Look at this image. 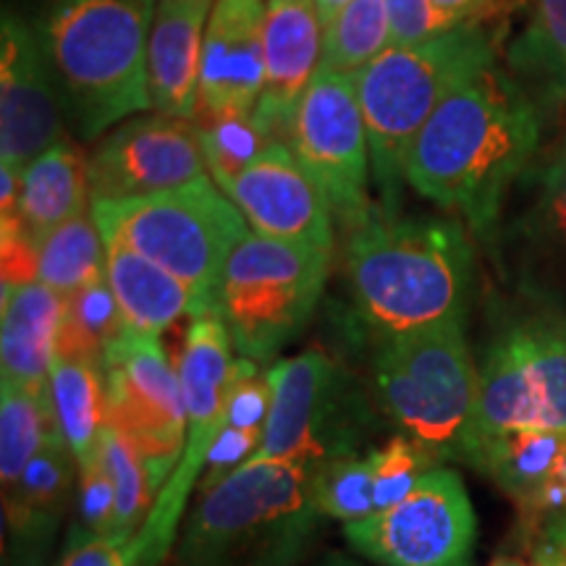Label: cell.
<instances>
[{
  "label": "cell",
  "mask_w": 566,
  "mask_h": 566,
  "mask_svg": "<svg viewBox=\"0 0 566 566\" xmlns=\"http://www.w3.org/2000/svg\"><path fill=\"white\" fill-rule=\"evenodd\" d=\"M331 252L250 231L233 247L218 279V313L233 349L268 363L304 328L321 302Z\"/></svg>",
  "instance_id": "7"
},
{
  "label": "cell",
  "mask_w": 566,
  "mask_h": 566,
  "mask_svg": "<svg viewBox=\"0 0 566 566\" xmlns=\"http://www.w3.org/2000/svg\"><path fill=\"white\" fill-rule=\"evenodd\" d=\"M289 145L304 168L328 195L336 218L354 231L370 221V139L354 74L317 69Z\"/></svg>",
  "instance_id": "11"
},
{
  "label": "cell",
  "mask_w": 566,
  "mask_h": 566,
  "mask_svg": "<svg viewBox=\"0 0 566 566\" xmlns=\"http://www.w3.org/2000/svg\"><path fill=\"white\" fill-rule=\"evenodd\" d=\"M464 321L384 338L375 357V384L388 415L430 454H459L472 415L478 373L464 338Z\"/></svg>",
  "instance_id": "8"
},
{
  "label": "cell",
  "mask_w": 566,
  "mask_h": 566,
  "mask_svg": "<svg viewBox=\"0 0 566 566\" xmlns=\"http://www.w3.org/2000/svg\"><path fill=\"white\" fill-rule=\"evenodd\" d=\"M197 3H208V6H212V3H216V0H197Z\"/></svg>",
  "instance_id": "46"
},
{
  "label": "cell",
  "mask_w": 566,
  "mask_h": 566,
  "mask_svg": "<svg viewBox=\"0 0 566 566\" xmlns=\"http://www.w3.org/2000/svg\"><path fill=\"white\" fill-rule=\"evenodd\" d=\"M495 63L493 40L475 21L409 48H388L354 74L370 139L373 176L396 197L417 134L446 97Z\"/></svg>",
  "instance_id": "4"
},
{
  "label": "cell",
  "mask_w": 566,
  "mask_h": 566,
  "mask_svg": "<svg viewBox=\"0 0 566 566\" xmlns=\"http://www.w3.org/2000/svg\"><path fill=\"white\" fill-rule=\"evenodd\" d=\"M321 462H247L202 493L184 530L181 566H247L294 546L313 516Z\"/></svg>",
  "instance_id": "6"
},
{
  "label": "cell",
  "mask_w": 566,
  "mask_h": 566,
  "mask_svg": "<svg viewBox=\"0 0 566 566\" xmlns=\"http://www.w3.org/2000/svg\"><path fill=\"white\" fill-rule=\"evenodd\" d=\"M352 0H315V9H317V19H321V27H325L334 21L338 13H342L346 6H349Z\"/></svg>",
  "instance_id": "44"
},
{
  "label": "cell",
  "mask_w": 566,
  "mask_h": 566,
  "mask_svg": "<svg viewBox=\"0 0 566 566\" xmlns=\"http://www.w3.org/2000/svg\"><path fill=\"white\" fill-rule=\"evenodd\" d=\"M491 566H525L522 562H516V558H495V562Z\"/></svg>",
  "instance_id": "45"
},
{
  "label": "cell",
  "mask_w": 566,
  "mask_h": 566,
  "mask_svg": "<svg viewBox=\"0 0 566 566\" xmlns=\"http://www.w3.org/2000/svg\"><path fill=\"white\" fill-rule=\"evenodd\" d=\"M391 48L386 0H352L323 30L321 69L357 74Z\"/></svg>",
  "instance_id": "31"
},
{
  "label": "cell",
  "mask_w": 566,
  "mask_h": 566,
  "mask_svg": "<svg viewBox=\"0 0 566 566\" xmlns=\"http://www.w3.org/2000/svg\"><path fill=\"white\" fill-rule=\"evenodd\" d=\"M263 53L265 84L254 116L275 142L289 145L304 92L321 69L323 27L315 0H268Z\"/></svg>",
  "instance_id": "18"
},
{
  "label": "cell",
  "mask_w": 566,
  "mask_h": 566,
  "mask_svg": "<svg viewBox=\"0 0 566 566\" xmlns=\"http://www.w3.org/2000/svg\"><path fill=\"white\" fill-rule=\"evenodd\" d=\"M475 512L462 478L433 467L399 504L346 522L357 554L384 566H472Z\"/></svg>",
  "instance_id": "12"
},
{
  "label": "cell",
  "mask_w": 566,
  "mask_h": 566,
  "mask_svg": "<svg viewBox=\"0 0 566 566\" xmlns=\"http://www.w3.org/2000/svg\"><path fill=\"white\" fill-rule=\"evenodd\" d=\"M475 467L514 501L535 535L566 514V430H512L495 438Z\"/></svg>",
  "instance_id": "19"
},
{
  "label": "cell",
  "mask_w": 566,
  "mask_h": 566,
  "mask_svg": "<svg viewBox=\"0 0 566 566\" xmlns=\"http://www.w3.org/2000/svg\"><path fill=\"white\" fill-rule=\"evenodd\" d=\"M97 457L111 475L113 493H116V516H113L108 541L124 551L134 541V535L145 527L147 516L153 512L155 488L139 451L108 424L101 433Z\"/></svg>",
  "instance_id": "30"
},
{
  "label": "cell",
  "mask_w": 566,
  "mask_h": 566,
  "mask_svg": "<svg viewBox=\"0 0 566 566\" xmlns=\"http://www.w3.org/2000/svg\"><path fill=\"white\" fill-rule=\"evenodd\" d=\"M103 242L126 244L189 289L195 315L210 313L221 271L250 223L210 176L158 195L92 202Z\"/></svg>",
  "instance_id": "5"
},
{
  "label": "cell",
  "mask_w": 566,
  "mask_h": 566,
  "mask_svg": "<svg viewBox=\"0 0 566 566\" xmlns=\"http://www.w3.org/2000/svg\"><path fill=\"white\" fill-rule=\"evenodd\" d=\"M105 260H108V250L92 218V208L34 242L38 283L61 296L105 279Z\"/></svg>",
  "instance_id": "25"
},
{
  "label": "cell",
  "mask_w": 566,
  "mask_h": 566,
  "mask_svg": "<svg viewBox=\"0 0 566 566\" xmlns=\"http://www.w3.org/2000/svg\"><path fill=\"white\" fill-rule=\"evenodd\" d=\"M90 197L129 200L208 176L200 132L187 118L134 116L118 124L87 158Z\"/></svg>",
  "instance_id": "13"
},
{
  "label": "cell",
  "mask_w": 566,
  "mask_h": 566,
  "mask_svg": "<svg viewBox=\"0 0 566 566\" xmlns=\"http://www.w3.org/2000/svg\"><path fill=\"white\" fill-rule=\"evenodd\" d=\"M74 462L66 438L55 430L27 464L19 485L6 493V514L13 527L34 530V525L51 522L59 514L74 483Z\"/></svg>",
  "instance_id": "28"
},
{
  "label": "cell",
  "mask_w": 566,
  "mask_h": 566,
  "mask_svg": "<svg viewBox=\"0 0 566 566\" xmlns=\"http://www.w3.org/2000/svg\"><path fill=\"white\" fill-rule=\"evenodd\" d=\"M499 0H436V6L443 13H449L457 24H467V21L491 13Z\"/></svg>",
  "instance_id": "43"
},
{
  "label": "cell",
  "mask_w": 566,
  "mask_h": 566,
  "mask_svg": "<svg viewBox=\"0 0 566 566\" xmlns=\"http://www.w3.org/2000/svg\"><path fill=\"white\" fill-rule=\"evenodd\" d=\"M346 273L359 317L391 338L464 321L472 247L454 221L375 212L352 231Z\"/></svg>",
  "instance_id": "3"
},
{
  "label": "cell",
  "mask_w": 566,
  "mask_h": 566,
  "mask_svg": "<svg viewBox=\"0 0 566 566\" xmlns=\"http://www.w3.org/2000/svg\"><path fill=\"white\" fill-rule=\"evenodd\" d=\"M103 373L105 424L139 451L158 499L187 446V407L179 373H174L158 336L129 331L108 346Z\"/></svg>",
  "instance_id": "10"
},
{
  "label": "cell",
  "mask_w": 566,
  "mask_h": 566,
  "mask_svg": "<svg viewBox=\"0 0 566 566\" xmlns=\"http://www.w3.org/2000/svg\"><path fill=\"white\" fill-rule=\"evenodd\" d=\"M21 181H24V168L3 166L0 163V221H9V218L17 216Z\"/></svg>",
  "instance_id": "42"
},
{
  "label": "cell",
  "mask_w": 566,
  "mask_h": 566,
  "mask_svg": "<svg viewBox=\"0 0 566 566\" xmlns=\"http://www.w3.org/2000/svg\"><path fill=\"white\" fill-rule=\"evenodd\" d=\"M268 0H216L205 27L197 113L254 111L265 84Z\"/></svg>",
  "instance_id": "17"
},
{
  "label": "cell",
  "mask_w": 566,
  "mask_h": 566,
  "mask_svg": "<svg viewBox=\"0 0 566 566\" xmlns=\"http://www.w3.org/2000/svg\"><path fill=\"white\" fill-rule=\"evenodd\" d=\"M342 566H349V564H342Z\"/></svg>",
  "instance_id": "48"
},
{
  "label": "cell",
  "mask_w": 566,
  "mask_h": 566,
  "mask_svg": "<svg viewBox=\"0 0 566 566\" xmlns=\"http://www.w3.org/2000/svg\"><path fill=\"white\" fill-rule=\"evenodd\" d=\"M541 145V113L527 90L495 63L451 92L417 134L405 179L417 195L462 212L478 233Z\"/></svg>",
  "instance_id": "1"
},
{
  "label": "cell",
  "mask_w": 566,
  "mask_h": 566,
  "mask_svg": "<svg viewBox=\"0 0 566 566\" xmlns=\"http://www.w3.org/2000/svg\"><path fill=\"white\" fill-rule=\"evenodd\" d=\"M233 370L237 359L229 328L212 310L195 315L179 357V380L187 407V446L174 475L155 499L145 527L124 548L126 566H160L171 551L189 493L202 480L212 446L223 433L226 396Z\"/></svg>",
  "instance_id": "9"
},
{
  "label": "cell",
  "mask_w": 566,
  "mask_h": 566,
  "mask_svg": "<svg viewBox=\"0 0 566 566\" xmlns=\"http://www.w3.org/2000/svg\"><path fill=\"white\" fill-rule=\"evenodd\" d=\"M55 566H126V558L122 548L80 525Z\"/></svg>",
  "instance_id": "40"
},
{
  "label": "cell",
  "mask_w": 566,
  "mask_h": 566,
  "mask_svg": "<svg viewBox=\"0 0 566 566\" xmlns=\"http://www.w3.org/2000/svg\"><path fill=\"white\" fill-rule=\"evenodd\" d=\"M533 562L543 566H566V514L551 520L535 535Z\"/></svg>",
  "instance_id": "41"
},
{
  "label": "cell",
  "mask_w": 566,
  "mask_h": 566,
  "mask_svg": "<svg viewBox=\"0 0 566 566\" xmlns=\"http://www.w3.org/2000/svg\"><path fill=\"white\" fill-rule=\"evenodd\" d=\"M516 74L551 84H566V0H535L525 30L509 51Z\"/></svg>",
  "instance_id": "33"
},
{
  "label": "cell",
  "mask_w": 566,
  "mask_h": 566,
  "mask_svg": "<svg viewBox=\"0 0 566 566\" xmlns=\"http://www.w3.org/2000/svg\"><path fill=\"white\" fill-rule=\"evenodd\" d=\"M158 0H42L40 48L66 124L95 139L153 108L147 51Z\"/></svg>",
  "instance_id": "2"
},
{
  "label": "cell",
  "mask_w": 566,
  "mask_h": 566,
  "mask_svg": "<svg viewBox=\"0 0 566 566\" xmlns=\"http://www.w3.org/2000/svg\"><path fill=\"white\" fill-rule=\"evenodd\" d=\"M63 317V296L42 283L3 289L0 367L3 384L32 391L51 388V367Z\"/></svg>",
  "instance_id": "21"
},
{
  "label": "cell",
  "mask_w": 566,
  "mask_h": 566,
  "mask_svg": "<svg viewBox=\"0 0 566 566\" xmlns=\"http://www.w3.org/2000/svg\"><path fill=\"white\" fill-rule=\"evenodd\" d=\"M223 192L242 210L254 233L334 250L336 212L328 195L286 142H273Z\"/></svg>",
  "instance_id": "15"
},
{
  "label": "cell",
  "mask_w": 566,
  "mask_h": 566,
  "mask_svg": "<svg viewBox=\"0 0 566 566\" xmlns=\"http://www.w3.org/2000/svg\"><path fill=\"white\" fill-rule=\"evenodd\" d=\"M438 457L412 438H394L384 449L373 451V483H375V512L399 504L415 491V485L433 470Z\"/></svg>",
  "instance_id": "35"
},
{
  "label": "cell",
  "mask_w": 566,
  "mask_h": 566,
  "mask_svg": "<svg viewBox=\"0 0 566 566\" xmlns=\"http://www.w3.org/2000/svg\"><path fill=\"white\" fill-rule=\"evenodd\" d=\"M212 6L158 0L147 51V87L155 113L192 122L200 105L202 45Z\"/></svg>",
  "instance_id": "20"
},
{
  "label": "cell",
  "mask_w": 566,
  "mask_h": 566,
  "mask_svg": "<svg viewBox=\"0 0 566 566\" xmlns=\"http://www.w3.org/2000/svg\"><path fill=\"white\" fill-rule=\"evenodd\" d=\"M260 443H263V430H244L223 424V433L218 436V441L208 457V464H205L200 491L208 493L216 485H221L239 467L250 462L254 451L260 449Z\"/></svg>",
  "instance_id": "39"
},
{
  "label": "cell",
  "mask_w": 566,
  "mask_h": 566,
  "mask_svg": "<svg viewBox=\"0 0 566 566\" xmlns=\"http://www.w3.org/2000/svg\"><path fill=\"white\" fill-rule=\"evenodd\" d=\"M124 334V317L108 281L101 279L63 296L55 357L103 365L108 346Z\"/></svg>",
  "instance_id": "29"
},
{
  "label": "cell",
  "mask_w": 566,
  "mask_h": 566,
  "mask_svg": "<svg viewBox=\"0 0 566 566\" xmlns=\"http://www.w3.org/2000/svg\"><path fill=\"white\" fill-rule=\"evenodd\" d=\"M90 208L87 158L80 147L63 139L24 168L17 216L9 221H0V226L17 229L27 239L38 242L45 233L59 229L71 218L82 216Z\"/></svg>",
  "instance_id": "22"
},
{
  "label": "cell",
  "mask_w": 566,
  "mask_h": 566,
  "mask_svg": "<svg viewBox=\"0 0 566 566\" xmlns=\"http://www.w3.org/2000/svg\"><path fill=\"white\" fill-rule=\"evenodd\" d=\"M63 108L34 27L3 11L0 21V163L27 168L63 142Z\"/></svg>",
  "instance_id": "14"
},
{
  "label": "cell",
  "mask_w": 566,
  "mask_h": 566,
  "mask_svg": "<svg viewBox=\"0 0 566 566\" xmlns=\"http://www.w3.org/2000/svg\"><path fill=\"white\" fill-rule=\"evenodd\" d=\"M59 430L53 415L51 388L32 391V388L3 384L0 401V478L3 493L13 491L24 475L27 464L42 449V443Z\"/></svg>",
  "instance_id": "27"
},
{
  "label": "cell",
  "mask_w": 566,
  "mask_h": 566,
  "mask_svg": "<svg viewBox=\"0 0 566 566\" xmlns=\"http://www.w3.org/2000/svg\"><path fill=\"white\" fill-rule=\"evenodd\" d=\"M334 378V365L317 349L275 365L268 373L273 401L263 443L250 462H325L331 457H344L331 443Z\"/></svg>",
  "instance_id": "16"
},
{
  "label": "cell",
  "mask_w": 566,
  "mask_h": 566,
  "mask_svg": "<svg viewBox=\"0 0 566 566\" xmlns=\"http://www.w3.org/2000/svg\"><path fill=\"white\" fill-rule=\"evenodd\" d=\"M105 281H108L118 310L124 317V331L139 336H158L176 317L195 313V302L184 283L145 254L126 244L105 242Z\"/></svg>",
  "instance_id": "23"
},
{
  "label": "cell",
  "mask_w": 566,
  "mask_h": 566,
  "mask_svg": "<svg viewBox=\"0 0 566 566\" xmlns=\"http://www.w3.org/2000/svg\"><path fill=\"white\" fill-rule=\"evenodd\" d=\"M51 401L61 436L76 459V470L95 462L105 428V373L103 365L80 359H53Z\"/></svg>",
  "instance_id": "24"
},
{
  "label": "cell",
  "mask_w": 566,
  "mask_h": 566,
  "mask_svg": "<svg viewBox=\"0 0 566 566\" xmlns=\"http://www.w3.org/2000/svg\"><path fill=\"white\" fill-rule=\"evenodd\" d=\"M113 516H116V493L101 457L80 470V525L108 541Z\"/></svg>",
  "instance_id": "38"
},
{
  "label": "cell",
  "mask_w": 566,
  "mask_h": 566,
  "mask_svg": "<svg viewBox=\"0 0 566 566\" xmlns=\"http://www.w3.org/2000/svg\"><path fill=\"white\" fill-rule=\"evenodd\" d=\"M200 132L205 163L218 187H229L260 153L273 145V137L258 122L254 111L197 113L192 118Z\"/></svg>",
  "instance_id": "32"
},
{
  "label": "cell",
  "mask_w": 566,
  "mask_h": 566,
  "mask_svg": "<svg viewBox=\"0 0 566 566\" xmlns=\"http://www.w3.org/2000/svg\"><path fill=\"white\" fill-rule=\"evenodd\" d=\"M530 233L558 260H566V137L543 171L541 195L530 216Z\"/></svg>",
  "instance_id": "36"
},
{
  "label": "cell",
  "mask_w": 566,
  "mask_h": 566,
  "mask_svg": "<svg viewBox=\"0 0 566 566\" xmlns=\"http://www.w3.org/2000/svg\"><path fill=\"white\" fill-rule=\"evenodd\" d=\"M313 506L317 514L357 522L375 514V483L370 454L331 457L317 464L313 478Z\"/></svg>",
  "instance_id": "34"
},
{
  "label": "cell",
  "mask_w": 566,
  "mask_h": 566,
  "mask_svg": "<svg viewBox=\"0 0 566 566\" xmlns=\"http://www.w3.org/2000/svg\"><path fill=\"white\" fill-rule=\"evenodd\" d=\"M391 48L420 45L449 32L457 21L436 6V0H386Z\"/></svg>",
  "instance_id": "37"
},
{
  "label": "cell",
  "mask_w": 566,
  "mask_h": 566,
  "mask_svg": "<svg viewBox=\"0 0 566 566\" xmlns=\"http://www.w3.org/2000/svg\"><path fill=\"white\" fill-rule=\"evenodd\" d=\"M543 409V428L566 430V317L535 313L509 328Z\"/></svg>",
  "instance_id": "26"
},
{
  "label": "cell",
  "mask_w": 566,
  "mask_h": 566,
  "mask_svg": "<svg viewBox=\"0 0 566 566\" xmlns=\"http://www.w3.org/2000/svg\"><path fill=\"white\" fill-rule=\"evenodd\" d=\"M525 566H543V564H535V562H533V564H525Z\"/></svg>",
  "instance_id": "47"
}]
</instances>
